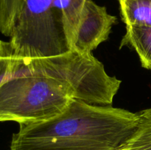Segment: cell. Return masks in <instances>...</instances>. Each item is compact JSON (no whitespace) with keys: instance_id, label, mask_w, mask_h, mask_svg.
<instances>
[{"instance_id":"cell-3","label":"cell","mask_w":151,"mask_h":150,"mask_svg":"<svg viewBox=\"0 0 151 150\" xmlns=\"http://www.w3.org/2000/svg\"><path fill=\"white\" fill-rule=\"evenodd\" d=\"M0 54L16 60L53 57L69 51L56 0H0Z\"/></svg>"},{"instance_id":"cell-5","label":"cell","mask_w":151,"mask_h":150,"mask_svg":"<svg viewBox=\"0 0 151 150\" xmlns=\"http://www.w3.org/2000/svg\"><path fill=\"white\" fill-rule=\"evenodd\" d=\"M130 46L137 53L142 66L151 71V26L143 24L126 25V32L120 48Z\"/></svg>"},{"instance_id":"cell-8","label":"cell","mask_w":151,"mask_h":150,"mask_svg":"<svg viewBox=\"0 0 151 150\" xmlns=\"http://www.w3.org/2000/svg\"><path fill=\"white\" fill-rule=\"evenodd\" d=\"M122 20L126 25L151 26V0H119Z\"/></svg>"},{"instance_id":"cell-6","label":"cell","mask_w":151,"mask_h":150,"mask_svg":"<svg viewBox=\"0 0 151 150\" xmlns=\"http://www.w3.org/2000/svg\"><path fill=\"white\" fill-rule=\"evenodd\" d=\"M86 0H56L62 14L63 29L69 50L74 48Z\"/></svg>"},{"instance_id":"cell-9","label":"cell","mask_w":151,"mask_h":150,"mask_svg":"<svg viewBox=\"0 0 151 150\" xmlns=\"http://www.w3.org/2000/svg\"><path fill=\"white\" fill-rule=\"evenodd\" d=\"M14 62L9 56L0 54V84L11 75Z\"/></svg>"},{"instance_id":"cell-2","label":"cell","mask_w":151,"mask_h":150,"mask_svg":"<svg viewBox=\"0 0 151 150\" xmlns=\"http://www.w3.org/2000/svg\"><path fill=\"white\" fill-rule=\"evenodd\" d=\"M13 60L11 75L0 84V122L41 121L62 113L72 99L83 101L76 84L52 69L50 57Z\"/></svg>"},{"instance_id":"cell-4","label":"cell","mask_w":151,"mask_h":150,"mask_svg":"<svg viewBox=\"0 0 151 150\" xmlns=\"http://www.w3.org/2000/svg\"><path fill=\"white\" fill-rule=\"evenodd\" d=\"M116 18L109 14L104 6L92 0H86L74 51L83 54H91L100 44L107 41Z\"/></svg>"},{"instance_id":"cell-1","label":"cell","mask_w":151,"mask_h":150,"mask_svg":"<svg viewBox=\"0 0 151 150\" xmlns=\"http://www.w3.org/2000/svg\"><path fill=\"white\" fill-rule=\"evenodd\" d=\"M138 122V112L72 99L60 114L19 124L10 150H119Z\"/></svg>"},{"instance_id":"cell-7","label":"cell","mask_w":151,"mask_h":150,"mask_svg":"<svg viewBox=\"0 0 151 150\" xmlns=\"http://www.w3.org/2000/svg\"><path fill=\"white\" fill-rule=\"evenodd\" d=\"M139 122L119 150H151V107L138 112Z\"/></svg>"}]
</instances>
